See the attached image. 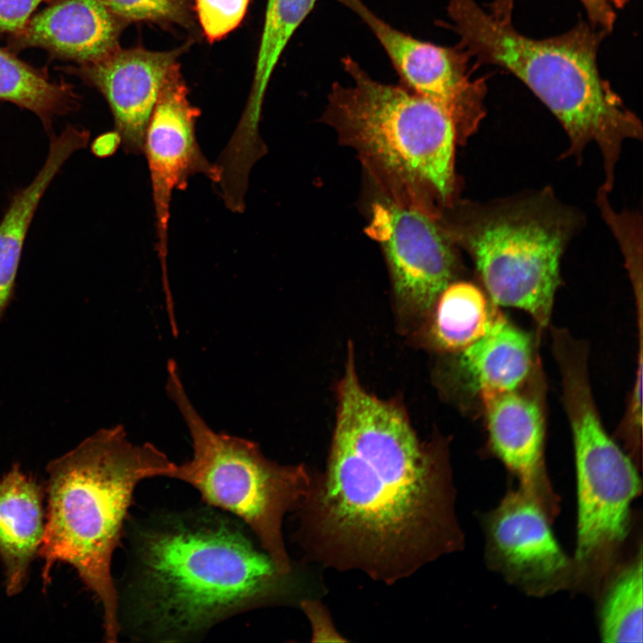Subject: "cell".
<instances>
[{
	"label": "cell",
	"mask_w": 643,
	"mask_h": 643,
	"mask_svg": "<svg viewBox=\"0 0 643 643\" xmlns=\"http://www.w3.org/2000/svg\"><path fill=\"white\" fill-rule=\"evenodd\" d=\"M325 472L296 509L309 557L386 584L455 550L449 472L404 412L361 385L349 356Z\"/></svg>",
	"instance_id": "6da1fadb"
},
{
	"label": "cell",
	"mask_w": 643,
	"mask_h": 643,
	"mask_svg": "<svg viewBox=\"0 0 643 643\" xmlns=\"http://www.w3.org/2000/svg\"><path fill=\"white\" fill-rule=\"evenodd\" d=\"M126 618L157 641L199 638L241 612L282 600L280 573L239 524L213 511L161 516L135 530Z\"/></svg>",
	"instance_id": "7a4b0ae2"
},
{
	"label": "cell",
	"mask_w": 643,
	"mask_h": 643,
	"mask_svg": "<svg viewBox=\"0 0 643 643\" xmlns=\"http://www.w3.org/2000/svg\"><path fill=\"white\" fill-rule=\"evenodd\" d=\"M513 3L496 0L486 10L475 0H448L446 26L478 63L511 72L551 111L569 138L565 156L580 157L589 143L597 145L602 188L609 192L622 144L641 139L642 124L599 73L597 52L607 33L580 21L558 36L529 38L513 25Z\"/></svg>",
	"instance_id": "3957f363"
},
{
	"label": "cell",
	"mask_w": 643,
	"mask_h": 643,
	"mask_svg": "<svg viewBox=\"0 0 643 643\" xmlns=\"http://www.w3.org/2000/svg\"><path fill=\"white\" fill-rule=\"evenodd\" d=\"M175 463L152 443H133L122 425L101 429L46 467L47 505L38 555L47 587L57 563L70 564L103 611L104 637L121 630L112 558L138 484L167 477Z\"/></svg>",
	"instance_id": "277c9868"
},
{
	"label": "cell",
	"mask_w": 643,
	"mask_h": 643,
	"mask_svg": "<svg viewBox=\"0 0 643 643\" xmlns=\"http://www.w3.org/2000/svg\"><path fill=\"white\" fill-rule=\"evenodd\" d=\"M351 86L334 83L322 120L354 149L376 191L437 213L456 199L451 114L404 85L372 79L344 57Z\"/></svg>",
	"instance_id": "5b68a950"
},
{
	"label": "cell",
	"mask_w": 643,
	"mask_h": 643,
	"mask_svg": "<svg viewBox=\"0 0 643 643\" xmlns=\"http://www.w3.org/2000/svg\"><path fill=\"white\" fill-rule=\"evenodd\" d=\"M438 216L473 260L492 302L548 322L561 256L575 229L571 210L542 191L486 204L455 199Z\"/></svg>",
	"instance_id": "8992f818"
},
{
	"label": "cell",
	"mask_w": 643,
	"mask_h": 643,
	"mask_svg": "<svg viewBox=\"0 0 643 643\" xmlns=\"http://www.w3.org/2000/svg\"><path fill=\"white\" fill-rule=\"evenodd\" d=\"M166 371L167 395L192 444L191 458L175 463L169 478L197 489L209 505L238 516L278 571L291 574L282 523L285 515L302 504L313 476L303 465H282L268 459L250 439L213 430L188 397L174 360L168 361Z\"/></svg>",
	"instance_id": "52a82bcc"
},
{
	"label": "cell",
	"mask_w": 643,
	"mask_h": 643,
	"mask_svg": "<svg viewBox=\"0 0 643 643\" xmlns=\"http://www.w3.org/2000/svg\"><path fill=\"white\" fill-rule=\"evenodd\" d=\"M569 411L578 493L576 561L582 570L604 564L625 539L637 471L603 427L586 387L571 380Z\"/></svg>",
	"instance_id": "ba28073f"
},
{
	"label": "cell",
	"mask_w": 643,
	"mask_h": 643,
	"mask_svg": "<svg viewBox=\"0 0 643 643\" xmlns=\"http://www.w3.org/2000/svg\"><path fill=\"white\" fill-rule=\"evenodd\" d=\"M374 193L367 232L384 252L397 299L411 311L424 313L453 282L456 246L438 214Z\"/></svg>",
	"instance_id": "9c48e42d"
},
{
	"label": "cell",
	"mask_w": 643,
	"mask_h": 643,
	"mask_svg": "<svg viewBox=\"0 0 643 643\" xmlns=\"http://www.w3.org/2000/svg\"><path fill=\"white\" fill-rule=\"evenodd\" d=\"M352 10L372 31L410 90L440 104L452 116L462 143L485 114L487 87L472 79L470 54L459 44L446 47L419 40L393 28L362 0H336Z\"/></svg>",
	"instance_id": "30bf717a"
},
{
	"label": "cell",
	"mask_w": 643,
	"mask_h": 643,
	"mask_svg": "<svg viewBox=\"0 0 643 643\" xmlns=\"http://www.w3.org/2000/svg\"><path fill=\"white\" fill-rule=\"evenodd\" d=\"M188 91L175 70L162 88L150 116L144 138L155 211L157 253L165 296L171 295L167 275L168 224L172 192L185 190L188 179L202 173L216 183L218 168L203 154L196 138L198 108L188 100Z\"/></svg>",
	"instance_id": "8fae6325"
},
{
	"label": "cell",
	"mask_w": 643,
	"mask_h": 643,
	"mask_svg": "<svg viewBox=\"0 0 643 643\" xmlns=\"http://www.w3.org/2000/svg\"><path fill=\"white\" fill-rule=\"evenodd\" d=\"M180 53L181 49L118 47L100 60L72 69L104 96L126 152H143L150 116L165 82L180 68Z\"/></svg>",
	"instance_id": "7c38bea8"
},
{
	"label": "cell",
	"mask_w": 643,
	"mask_h": 643,
	"mask_svg": "<svg viewBox=\"0 0 643 643\" xmlns=\"http://www.w3.org/2000/svg\"><path fill=\"white\" fill-rule=\"evenodd\" d=\"M545 511L521 489L506 495L488 522L494 561L507 577L536 591L557 586L569 568Z\"/></svg>",
	"instance_id": "4fadbf2b"
},
{
	"label": "cell",
	"mask_w": 643,
	"mask_h": 643,
	"mask_svg": "<svg viewBox=\"0 0 643 643\" xmlns=\"http://www.w3.org/2000/svg\"><path fill=\"white\" fill-rule=\"evenodd\" d=\"M124 20L100 0H62L32 17L13 36L15 49L38 46L80 64L119 47Z\"/></svg>",
	"instance_id": "5bb4252c"
},
{
	"label": "cell",
	"mask_w": 643,
	"mask_h": 643,
	"mask_svg": "<svg viewBox=\"0 0 643 643\" xmlns=\"http://www.w3.org/2000/svg\"><path fill=\"white\" fill-rule=\"evenodd\" d=\"M481 397L494 452L520 480L521 489L546 507L549 490L543 470L544 422L539 406L514 390Z\"/></svg>",
	"instance_id": "9a60e30c"
},
{
	"label": "cell",
	"mask_w": 643,
	"mask_h": 643,
	"mask_svg": "<svg viewBox=\"0 0 643 643\" xmlns=\"http://www.w3.org/2000/svg\"><path fill=\"white\" fill-rule=\"evenodd\" d=\"M43 494L15 463L0 480V559L8 596L24 589L45 530Z\"/></svg>",
	"instance_id": "2e32d148"
},
{
	"label": "cell",
	"mask_w": 643,
	"mask_h": 643,
	"mask_svg": "<svg viewBox=\"0 0 643 643\" xmlns=\"http://www.w3.org/2000/svg\"><path fill=\"white\" fill-rule=\"evenodd\" d=\"M89 131L72 125L50 136L46 159L33 180L17 191L0 221V320L14 294L24 241L45 191L67 159L87 146Z\"/></svg>",
	"instance_id": "e0dca14e"
},
{
	"label": "cell",
	"mask_w": 643,
	"mask_h": 643,
	"mask_svg": "<svg viewBox=\"0 0 643 643\" xmlns=\"http://www.w3.org/2000/svg\"><path fill=\"white\" fill-rule=\"evenodd\" d=\"M316 2L317 0H268L249 96L230 139L236 150L251 154L263 147L259 123L269 81L290 38Z\"/></svg>",
	"instance_id": "ac0fdd59"
},
{
	"label": "cell",
	"mask_w": 643,
	"mask_h": 643,
	"mask_svg": "<svg viewBox=\"0 0 643 643\" xmlns=\"http://www.w3.org/2000/svg\"><path fill=\"white\" fill-rule=\"evenodd\" d=\"M459 366L480 395L514 390L531 365V342L501 314L478 340L460 351Z\"/></svg>",
	"instance_id": "d6986e66"
},
{
	"label": "cell",
	"mask_w": 643,
	"mask_h": 643,
	"mask_svg": "<svg viewBox=\"0 0 643 643\" xmlns=\"http://www.w3.org/2000/svg\"><path fill=\"white\" fill-rule=\"evenodd\" d=\"M433 307V339L439 347L450 351H462L472 345L500 315L481 289L466 281L451 282Z\"/></svg>",
	"instance_id": "ffe728a7"
},
{
	"label": "cell",
	"mask_w": 643,
	"mask_h": 643,
	"mask_svg": "<svg viewBox=\"0 0 643 643\" xmlns=\"http://www.w3.org/2000/svg\"><path fill=\"white\" fill-rule=\"evenodd\" d=\"M0 101H7L34 113L49 129L56 115L79 105L71 85L50 81L41 71L0 47Z\"/></svg>",
	"instance_id": "44dd1931"
},
{
	"label": "cell",
	"mask_w": 643,
	"mask_h": 643,
	"mask_svg": "<svg viewBox=\"0 0 643 643\" xmlns=\"http://www.w3.org/2000/svg\"><path fill=\"white\" fill-rule=\"evenodd\" d=\"M641 555L614 581L600 615V631L608 643L642 641Z\"/></svg>",
	"instance_id": "7402d4cb"
},
{
	"label": "cell",
	"mask_w": 643,
	"mask_h": 643,
	"mask_svg": "<svg viewBox=\"0 0 643 643\" xmlns=\"http://www.w3.org/2000/svg\"><path fill=\"white\" fill-rule=\"evenodd\" d=\"M125 21H154L188 25V0H100Z\"/></svg>",
	"instance_id": "603a6c76"
},
{
	"label": "cell",
	"mask_w": 643,
	"mask_h": 643,
	"mask_svg": "<svg viewBox=\"0 0 643 643\" xmlns=\"http://www.w3.org/2000/svg\"><path fill=\"white\" fill-rule=\"evenodd\" d=\"M250 0H196V11L210 42L221 39L243 20Z\"/></svg>",
	"instance_id": "cb8c5ba5"
},
{
	"label": "cell",
	"mask_w": 643,
	"mask_h": 643,
	"mask_svg": "<svg viewBox=\"0 0 643 643\" xmlns=\"http://www.w3.org/2000/svg\"><path fill=\"white\" fill-rule=\"evenodd\" d=\"M44 0H0V33L17 34Z\"/></svg>",
	"instance_id": "d4e9b609"
},
{
	"label": "cell",
	"mask_w": 643,
	"mask_h": 643,
	"mask_svg": "<svg viewBox=\"0 0 643 643\" xmlns=\"http://www.w3.org/2000/svg\"><path fill=\"white\" fill-rule=\"evenodd\" d=\"M583 4L589 22L594 28L610 33L617 17V12L628 0H580Z\"/></svg>",
	"instance_id": "484cf974"
},
{
	"label": "cell",
	"mask_w": 643,
	"mask_h": 643,
	"mask_svg": "<svg viewBox=\"0 0 643 643\" xmlns=\"http://www.w3.org/2000/svg\"><path fill=\"white\" fill-rule=\"evenodd\" d=\"M301 605L312 622L313 640H323V637L327 636H332L334 640H339L335 637L339 635L337 634L333 629L331 623L330 622V621L326 610L320 603L307 600L302 602ZM326 639L328 640V637Z\"/></svg>",
	"instance_id": "4316f807"
},
{
	"label": "cell",
	"mask_w": 643,
	"mask_h": 643,
	"mask_svg": "<svg viewBox=\"0 0 643 643\" xmlns=\"http://www.w3.org/2000/svg\"><path fill=\"white\" fill-rule=\"evenodd\" d=\"M121 144V137L117 131H109L96 137L92 145V153L101 158L113 154Z\"/></svg>",
	"instance_id": "83f0119b"
}]
</instances>
